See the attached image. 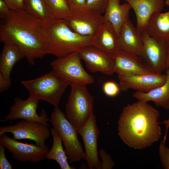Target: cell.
<instances>
[{
  "label": "cell",
  "instance_id": "obj_1",
  "mask_svg": "<svg viewBox=\"0 0 169 169\" xmlns=\"http://www.w3.org/2000/svg\"><path fill=\"white\" fill-rule=\"evenodd\" d=\"M158 110L147 102L138 100L124 107L118 120V134L129 147L141 149L150 146L161 138Z\"/></svg>",
  "mask_w": 169,
  "mask_h": 169
},
{
  "label": "cell",
  "instance_id": "obj_2",
  "mask_svg": "<svg viewBox=\"0 0 169 169\" xmlns=\"http://www.w3.org/2000/svg\"><path fill=\"white\" fill-rule=\"evenodd\" d=\"M1 20L0 42L18 46L30 65L47 54L40 33L42 21L23 10H11Z\"/></svg>",
  "mask_w": 169,
  "mask_h": 169
},
{
  "label": "cell",
  "instance_id": "obj_3",
  "mask_svg": "<svg viewBox=\"0 0 169 169\" xmlns=\"http://www.w3.org/2000/svg\"><path fill=\"white\" fill-rule=\"evenodd\" d=\"M40 33L47 54L57 58L67 56L91 45L93 36L74 32L65 19L54 18L42 21Z\"/></svg>",
  "mask_w": 169,
  "mask_h": 169
},
{
  "label": "cell",
  "instance_id": "obj_4",
  "mask_svg": "<svg viewBox=\"0 0 169 169\" xmlns=\"http://www.w3.org/2000/svg\"><path fill=\"white\" fill-rule=\"evenodd\" d=\"M33 98L58 106L68 83L53 70L35 79L21 81Z\"/></svg>",
  "mask_w": 169,
  "mask_h": 169
},
{
  "label": "cell",
  "instance_id": "obj_5",
  "mask_svg": "<svg viewBox=\"0 0 169 169\" xmlns=\"http://www.w3.org/2000/svg\"><path fill=\"white\" fill-rule=\"evenodd\" d=\"M70 86V92L65 105V116L77 130L86 123L93 113L94 97L86 85Z\"/></svg>",
  "mask_w": 169,
  "mask_h": 169
},
{
  "label": "cell",
  "instance_id": "obj_6",
  "mask_svg": "<svg viewBox=\"0 0 169 169\" xmlns=\"http://www.w3.org/2000/svg\"><path fill=\"white\" fill-rule=\"evenodd\" d=\"M50 121L61 136L69 162L72 163L85 159V152L78 139L76 129L58 106L54 107Z\"/></svg>",
  "mask_w": 169,
  "mask_h": 169
},
{
  "label": "cell",
  "instance_id": "obj_7",
  "mask_svg": "<svg viewBox=\"0 0 169 169\" xmlns=\"http://www.w3.org/2000/svg\"><path fill=\"white\" fill-rule=\"evenodd\" d=\"M78 52L57 58L51 63L53 70L66 80L69 85L91 84L93 77L84 69Z\"/></svg>",
  "mask_w": 169,
  "mask_h": 169
},
{
  "label": "cell",
  "instance_id": "obj_8",
  "mask_svg": "<svg viewBox=\"0 0 169 169\" xmlns=\"http://www.w3.org/2000/svg\"><path fill=\"white\" fill-rule=\"evenodd\" d=\"M0 145L7 148L14 159L22 162H39L46 159L49 150L46 145L23 143L10 138L6 133L0 135Z\"/></svg>",
  "mask_w": 169,
  "mask_h": 169
},
{
  "label": "cell",
  "instance_id": "obj_9",
  "mask_svg": "<svg viewBox=\"0 0 169 169\" xmlns=\"http://www.w3.org/2000/svg\"><path fill=\"white\" fill-rule=\"evenodd\" d=\"M49 127L36 121L23 120L13 125L0 127V135L10 133L15 140L29 139L38 145L44 146L50 135Z\"/></svg>",
  "mask_w": 169,
  "mask_h": 169
},
{
  "label": "cell",
  "instance_id": "obj_10",
  "mask_svg": "<svg viewBox=\"0 0 169 169\" xmlns=\"http://www.w3.org/2000/svg\"><path fill=\"white\" fill-rule=\"evenodd\" d=\"M39 100L30 96L25 100L14 98V103L10 108L9 112L0 121L6 122L18 119L38 122L49 126L48 122L50 119L45 110L43 109L40 115L38 114L37 108Z\"/></svg>",
  "mask_w": 169,
  "mask_h": 169
},
{
  "label": "cell",
  "instance_id": "obj_11",
  "mask_svg": "<svg viewBox=\"0 0 169 169\" xmlns=\"http://www.w3.org/2000/svg\"><path fill=\"white\" fill-rule=\"evenodd\" d=\"M70 28L83 36H93L104 21L103 16L87 7L71 11V16L65 19Z\"/></svg>",
  "mask_w": 169,
  "mask_h": 169
},
{
  "label": "cell",
  "instance_id": "obj_12",
  "mask_svg": "<svg viewBox=\"0 0 169 169\" xmlns=\"http://www.w3.org/2000/svg\"><path fill=\"white\" fill-rule=\"evenodd\" d=\"M81 136L85 147V158L90 169H101V162L98 157L97 141L100 131L96 124L94 113L86 123L76 130Z\"/></svg>",
  "mask_w": 169,
  "mask_h": 169
},
{
  "label": "cell",
  "instance_id": "obj_13",
  "mask_svg": "<svg viewBox=\"0 0 169 169\" xmlns=\"http://www.w3.org/2000/svg\"><path fill=\"white\" fill-rule=\"evenodd\" d=\"M143 47L140 57L155 73H162L166 70L165 43L149 36L145 31L141 33Z\"/></svg>",
  "mask_w": 169,
  "mask_h": 169
},
{
  "label": "cell",
  "instance_id": "obj_14",
  "mask_svg": "<svg viewBox=\"0 0 169 169\" xmlns=\"http://www.w3.org/2000/svg\"><path fill=\"white\" fill-rule=\"evenodd\" d=\"M118 78L120 91L132 89L147 92L163 84L166 80L167 75L166 74L154 73L123 74L118 75Z\"/></svg>",
  "mask_w": 169,
  "mask_h": 169
},
{
  "label": "cell",
  "instance_id": "obj_15",
  "mask_svg": "<svg viewBox=\"0 0 169 169\" xmlns=\"http://www.w3.org/2000/svg\"><path fill=\"white\" fill-rule=\"evenodd\" d=\"M78 53L81 59L84 62L87 68L91 72H99L108 75L115 73L114 55L91 45L82 48Z\"/></svg>",
  "mask_w": 169,
  "mask_h": 169
},
{
  "label": "cell",
  "instance_id": "obj_16",
  "mask_svg": "<svg viewBox=\"0 0 169 169\" xmlns=\"http://www.w3.org/2000/svg\"><path fill=\"white\" fill-rule=\"evenodd\" d=\"M114 55L115 72L118 75L154 73L139 56L119 49Z\"/></svg>",
  "mask_w": 169,
  "mask_h": 169
},
{
  "label": "cell",
  "instance_id": "obj_17",
  "mask_svg": "<svg viewBox=\"0 0 169 169\" xmlns=\"http://www.w3.org/2000/svg\"><path fill=\"white\" fill-rule=\"evenodd\" d=\"M133 10L136 16V27L141 33L145 30L146 24L154 14L161 12L165 0H124Z\"/></svg>",
  "mask_w": 169,
  "mask_h": 169
},
{
  "label": "cell",
  "instance_id": "obj_18",
  "mask_svg": "<svg viewBox=\"0 0 169 169\" xmlns=\"http://www.w3.org/2000/svg\"><path fill=\"white\" fill-rule=\"evenodd\" d=\"M118 49L140 56L143 47L141 33L128 20L122 26L118 37Z\"/></svg>",
  "mask_w": 169,
  "mask_h": 169
},
{
  "label": "cell",
  "instance_id": "obj_19",
  "mask_svg": "<svg viewBox=\"0 0 169 169\" xmlns=\"http://www.w3.org/2000/svg\"><path fill=\"white\" fill-rule=\"evenodd\" d=\"M91 45L100 50L114 55L118 50V35L111 23L104 19L92 36Z\"/></svg>",
  "mask_w": 169,
  "mask_h": 169
},
{
  "label": "cell",
  "instance_id": "obj_20",
  "mask_svg": "<svg viewBox=\"0 0 169 169\" xmlns=\"http://www.w3.org/2000/svg\"><path fill=\"white\" fill-rule=\"evenodd\" d=\"M120 0H108L107 5L103 16L104 19L110 22L118 36L122 26L129 20L131 9L127 2L120 4Z\"/></svg>",
  "mask_w": 169,
  "mask_h": 169
},
{
  "label": "cell",
  "instance_id": "obj_21",
  "mask_svg": "<svg viewBox=\"0 0 169 169\" xmlns=\"http://www.w3.org/2000/svg\"><path fill=\"white\" fill-rule=\"evenodd\" d=\"M166 71L167 78L163 84L147 92L136 91L133 94V97L144 102L152 101L156 106L169 110V68Z\"/></svg>",
  "mask_w": 169,
  "mask_h": 169
},
{
  "label": "cell",
  "instance_id": "obj_22",
  "mask_svg": "<svg viewBox=\"0 0 169 169\" xmlns=\"http://www.w3.org/2000/svg\"><path fill=\"white\" fill-rule=\"evenodd\" d=\"M145 31L150 36L165 43L169 39V10L154 13L149 19Z\"/></svg>",
  "mask_w": 169,
  "mask_h": 169
},
{
  "label": "cell",
  "instance_id": "obj_23",
  "mask_svg": "<svg viewBox=\"0 0 169 169\" xmlns=\"http://www.w3.org/2000/svg\"><path fill=\"white\" fill-rule=\"evenodd\" d=\"M25 56L18 46L4 43L0 57V73L10 79V74L15 64Z\"/></svg>",
  "mask_w": 169,
  "mask_h": 169
},
{
  "label": "cell",
  "instance_id": "obj_24",
  "mask_svg": "<svg viewBox=\"0 0 169 169\" xmlns=\"http://www.w3.org/2000/svg\"><path fill=\"white\" fill-rule=\"evenodd\" d=\"M51 134L53 137L52 147L49 150L46 156V159L53 160L59 164L61 169H75V167L70 166L68 162L63 142L60 135L53 128L50 129Z\"/></svg>",
  "mask_w": 169,
  "mask_h": 169
},
{
  "label": "cell",
  "instance_id": "obj_25",
  "mask_svg": "<svg viewBox=\"0 0 169 169\" xmlns=\"http://www.w3.org/2000/svg\"><path fill=\"white\" fill-rule=\"evenodd\" d=\"M23 10L42 21L53 18L49 13L44 0H23Z\"/></svg>",
  "mask_w": 169,
  "mask_h": 169
},
{
  "label": "cell",
  "instance_id": "obj_26",
  "mask_svg": "<svg viewBox=\"0 0 169 169\" xmlns=\"http://www.w3.org/2000/svg\"><path fill=\"white\" fill-rule=\"evenodd\" d=\"M53 18L66 19L71 15V11L67 0H44Z\"/></svg>",
  "mask_w": 169,
  "mask_h": 169
},
{
  "label": "cell",
  "instance_id": "obj_27",
  "mask_svg": "<svg viewBox=\"0 0 169 169\" xmlns=\"http://www.w3.org/2000/svg\"><path fill=\"white\" fill-rule=\"evenodd\" d=\"M108 0H86L87 7L102 14L105 11Z\"/></svg>",
  "mask_w": 169,
  "mask_h": 169
},
{
  "label": "cell",
  "instance_id": "obj_28",
  "mask_svg": "<svg viewBox=\"0 0 169 169\" xmlns=\"http://www.w3.org/2000/svg\"><path fill=\"white\" fill-rule=\"evenodd\" d=\"M165 143L163 140L161 141L159 147V154L162 166L165 169H169V148Z\"/></svg>",
  "mask_w": 169,
  "mask_h": 169
},
{
  "label": "cell",
  "instance_id": "obj_29",
  "mask_svg": "<svg viewBox=\"0 0 169 169\" xmlns=\"http://www.w3.org/2000/svg\"><path fill=\"white\" fill-rule=\"evenodd\" d=\"M102 89L107 96L112 97L116 96L120 91L119 85L113 81L105 82L103 84Z\"/></svg>",
  "mask_w": 169,
  "mask_h": 169
},
{
  "label": "cell",
  "instance_id": "obj_30",
  "mask_svg": "<svg viewBox=\"0 0 169 169\" xmlns=\"http://www.w3.org/2000/svg\"><path fill=\"white\" fill-rule=\"evenodd\" d=\"M99 153L101 159V169H111L115 165V162L110 155L103 149H100Z\"/></svg>",
  "mask_w": 169,
  "mask_h": 169
},
{
  "label": "cell",
  "instance_id": "obj_31",
  "mask_svg": "<svg viewBox=\"0 0 169 169\" xmlns=\"http://www.w3.org/2000/svg\"><path fill=\"white\" fill-rule=\"evenodd\" d=\"M5 147L0 145V169H12L13 167L5 154Z\"/></svg>",
  "mask_w": 169,
  "mask_h": 169
},
{
  "label": "cell",
  "instance_id": "obj_32",
  "mask_svg": "<svg viewBox=\"0 0 169 169\" xmlns=\"http://www.w3.org/2000/svg\"><path fill=\"white\" fill-rule=\"evenodd\" d=\"M71 11L83 9L87 7L86 0H68Z\"/></svg>",
  "mask_w": 169,
  "mask_h": 169
},
{
  "label": "cell",
  "instance_id": "obj_33",
  "mask_svg": "<svg viewBox=\"0 0 169 169\" xmlns=\"http://www.w3.org/2000/svg\"><path fill=\"white\" fill-rule=\"evenodd\" d=\"M4 1L11 10H23V0H4Z\"/></svg>",
  "mask_w": 169,
  "mask_h": 169
},
{
  "label": "cell",
  "instance_id": "obj_34",
  "mask_svg": "<svg viewBox=\"0 0 169 169\" xmlns=\"http://www.w3.org/2000/svg\"><path fill=\"white\" fill-rule=\"evenodd\" d=\"M12 81L10 79L5 78L0 73V92L8 90L12 84Z\"/></svg>",
  "mask_w": 169,
  "mask_h": 169
},
{
  "label": "cell",
  "instance_id": "obj_35",
  "mask_svg": "<svg viewBox=\"0 0 169 169\" xmlns=\"http://www.w3.org/2000/svg\"><path fill=\"white\" fill-rule=\"evenodd\" d=\"M11 9L4 0H0V18L2 19L10 13Z\"/></svg>",
  "mask_w": 169,
  "mask_h": 169
},
{
  "label": "cell",
  "instance_id": "obj_36",
  "mask_svg": "<svg viewBox=\"0 0 169 169\" xmlns=\"http://www.w3.org/2000/svg\"><path fill=\"white\" fill-rule=\"evenodd\" d=\"M166 53V69L169 68V39L165 42Z\"/></svg>",
  "mask_w": 169,
  "mask_h": 169
},
{
  "label": "cell",
  "instance_id": "obj_37",
  "mask_svg": "<svg viewBox=\"0 0 169 169\" xmlns=\"http://www.w3.org/2000/svg\"><path fill=\"white\" fill-rule=\"evenodd\" d=\"M161 123L165 124L166 127V131L163 140L166 141L168 130L169 128V119L166 120H164Z\"/></svg>",
  "mask_w": 169,
  "mask_h": 169
},
{
  "label": "cell",
  "instance_id": "obj_38",
  "mask_svg": "<svg viewBox=\"0 0 169 169\" xmlns=\"http://www.w3.org/2000/svg\"><path fill=\"white\" fill-rule=\"evenodd\" d=\"M165 4L169 7V0H166L165 1Z\"/></svg>",
  "mask_w": 169,
  "mask_h": 169
},
{
  "label": "cell",
  "instance_id": "obj_39",
  "mask_svg": "<svg viewBox=\"0 0 169 169\" xmlns=\"http://www.w3.org/2000/svg\"><path fill=\"white\" fill-rule=\"evenodd\" d=\"M120 1H121V0H120Z\"/></svg>",
  "mask_w": 169,
  "mask_h": 169
},
{
  "label": "cell",
  "instance_id": "obj_40",
  "mask_svg": "<svg viewBox=\"0 0 169 169\" xmlns=\"http://www.w3.org/2000/svg\"><path fill=\"white\" fill-rule=\"evenodd\" d=\"M68 0H67V1H68Z\"/></svg>",
  "mask_w": 169,
  "mask_h": 169
}]
</instances>
